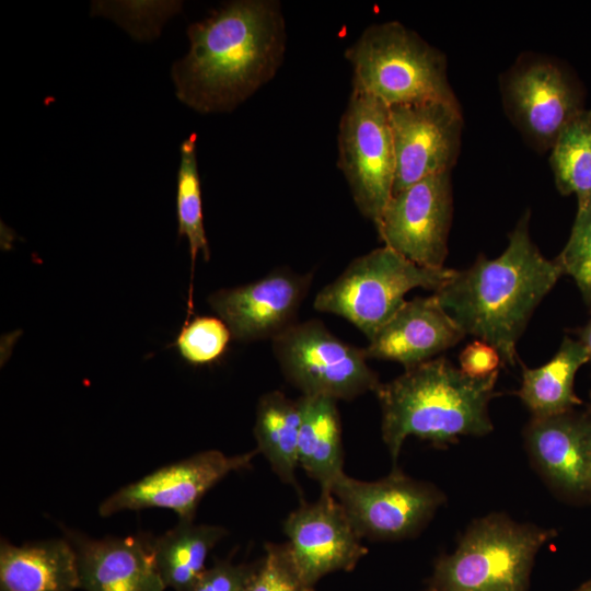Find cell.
Masks as SVG:
<instances>
[{
    "instance_id": "1",
    "label": "cell",
    "mask_w": 591,
    "mask_h": 591,
    "mask_svg": "<svg viewBox=\"0 0 591 591\" xmlns=\"http://www.w3.org/2000/svg\"><path fill=\"white\" fill-rule=\"evenodd\" d=\"M189 50L171 69L177 99L201 114L235 109L281 67L286 20L278 0H234L187 28Z\"/></svg>"
},
{
    "instance_id": "2",
    "label": "cell",
    "mask_w": 591,
    "mask_h": 591,
    "mask_svg": "<svg viewBox=\"0 0 591 591\" xmlns=\"http://www.w3.org/2000/svg\"><path fill=\"white\" fill-rule=\"evenodd\" d=\"M526 210L509 234L503 253L475 263L451 277L434 292L442 308L465 335L494 346L502 366L520 361L517 344L544 297L565 275L555 257L542 255L529 233Z\"/></svg>"
},
{
    "instance_id": "3",
    "label": "cell",
    "mask_w": 591,
    "mask_h": 591,
    "mask_svg": "<svg viewBox=\"0 0 591 591\" xmlns=\"http://www.w3.org/2000/svg\"><path fill=\"white\" fill-rule=\"evenodd\" d=\"M499 370L472 378L444 357L405 369L404 373L375 390L382 422V439L396 466L409 436L434 447L457 442L462 436H486L493 431L488 413Z\"/></svg>"
},
{
    "instance_id": "4",
    "label": "cell",
    "mask_w": 591,
    "mask_h": 591,
    "mask_svg": "<svg viewBox=\"0 0 591 591\" xmlns=\"http://www.w3.org/2000/svg\"><path fill=\"white\" fill-rule=\"evenodd\" d=\"M345 58L352 69V89L389 107L457 101L445 56L401 22L369 25L346 48Z\"/></svg>"
},
{
    "instance_id": "5",
    "label": "cell",
    "mask_w": 591,
    "mask_h": 591,
    "mask_svg": "<svg viewBox=\"0 0 591 591\" xmlns=\"http://www.w3.org/2000/svg\"><path fill=\"white\" fill-rule=\"evenodd\" d=\"M556 535L502 513L477 519L455 552L436 560L426 591H526L536 553Z\"/></svg>"
},
{
    "instance_id": "6",
    "label": "cell",
    "mask_w": 591,
    "mask_h": 591,
    "mask_svg": "<svg viewBox=\"0 0 591 591\" xmlns=\"http://www.w3.org/2000/svg\"><path fill=\"white\" fill-rule=\"evenodd\" d=\"M453 271L419 266L383 245L352 259L317 292L313 306L346 318L370 340L406 303L409 290L436 292Z\"/></svg>"
},
{
    "instance_id": "7",
    "label": "cell",
    "mask_w": 591,
    "mask_h": 591,
    "mask_svg": "<svg viewBox=\"0 0 591 591\" xmlns=\"http://www.w3.org/2000/svg\"><path fill=\"white\" fill-rule=\"evenodd\" d=\"M271 344L282 374L302 395L351 401L381 384L364 349L341 340L318 320L294 323Z\"/></svg>"
},
{
    "instance_id": "8",
    "label": "cell",
    "mask_w": 591,
    "mask_h": 591,
    "mask_svg": "<svg viewBox=\"0 0 591 591\" xmlns=\"http://www.w3.org/2000/svg\"><path fill=\"white\" fill-rule=\"evenodd\" d=\"M337 167L359 212L374 225L393 195L395 155L390 108L352 89L337 134Z\"/></svg>"
},
{
    "instance_id": "9",
    "label": "cell",
    "mask_w": 591,
    "mask_h": 591,
    "mask_svg": "<svg viewBox=\"0 0 591 591\" xmlns=\"http://www.w3.org/2000/svg\"><path fill=\"white\" fill-rule=\"evenodd\" d=\"M331 493L361 537L395 541L417 534L445 501L434 485L416 480L396 466L384 478L363 482L341 475Z\"/></svg>"
},
{
    "instance_id": "10",
    "label": "cell",
    "mask_w": 591,
    "mask_h": 591,
    "mask_svg": "<svg viewBox=\"0 0 591 591\" xmlns=\"http://www.w3.org/2000/svg\"><path fill=\"white\" fill-rule=\"evenodd\" d=\"M506 112L538 151L552 149L563 128L582 107V95L559 63L541 55H523L503 74Z\"/></svg>"
},
{
    "instance_id": "11",
    "label": "cell",
    "mask_w": 591,
    "mask_h": 591,
    "mask_svg": "<svg viewBox=\"0 0 591 591\" xmlns=\"http://www.w3.org/2000/svg\"><path fill=\"white\" fill-rule=\"evenodd\" d=\"M452 213L451 175L444 172L394 194L375 228L384 246L419 266L441 269Z\"/></svg>"
},
{
    "instance_id": "12",
    "label": "cell",
    "mask_w": 591,
    "mask_h": 591,
    "mask_svg": "<svg viewBox=\"0 0 591 591\" xmlns=\"http://www.w3.org/2000/svg\"><path fill=\"white\" fill-rule=\"evenodd\" d=\"M258 451L227 455L208 450L162 466L104 499L101 517L117 512L161 508L174 511L179 521H194L204 495L232 472L250 467Z\"/></svg>"
},
{
    "instance_id": "13",
    "label": "cell",
    "mask_w": 591,
    "mask_h": 591,
    "mask_svg": "<svg viewBox=\"0 0 591 591\" xmlns=\"http://www.w3.org/2000/svg\"><path fill=\"white\" fill-rule=\"evenodd\" d=\"M389 108L395 155L393 195L430 175L451 172L463 130L457 101Z\"/></svg>"
},
{
    "instance_id": "14",
    "label": "cell",
    "mask_w": 591,
    "mask_h": 591,
    "mask_svg": "<svg viewBox=\"0 0 591 591\" xmlns=\"http://www.w3.org/2000/svg\"><path fill=\"white\" fill-rule=\"evenodd\" d=\"M283 530L297 572L312 590L328 573L352 570L368 552L331 491H321L315 502H302L288 515Z\"/></svg>"
},
{
    "instance_id": "15",
    "label": "cell",
    "mask_w": 591,
    "mask_h": 591,
    "mask_svg": "<svg viewBox=\"0 0 591 591\" xmlns=\"http://www.w3.org/2000/svg\"><path fill=\"white\" fill-rule=\"evenodd\" d=\"M313 280V273L275 269L263 278L208 297L215 313L239 341L274 339L297 323L299 309Z\"/></svg>"
},
{
    "instance_id": "16",
    "label": "cell",
    "mask_w": 591,
    "mask_h": 591,
    "mask_svg": "<svg viewBox=\"0 0 591 591\" xmlns=\"http://www.w3.org/2000/svg\"><path fill=\"white\" fill-rule=\"evenodd\" d=\"M523 437L534 467L554 491L569 500L591 499V406L532 417Z\"/></svg>"
},
{
    "instance_id": "17",
    "label": "cell",
    "mask_w": 591,
    "mask_h": 591,
    "mask_svg": "<svg viewBox=\"0 0 591 591\" xmlns=\"http://www.w3.org/2000/svg\"><path fill=\"white\" fill-rule=\"evenodd\" d=\"M85 591H164L151 541L139 536L91 538L68 531Z\"/></svg>"
},
{
    "instance_id": "18",
    "label": "cell",
    "mask_w": 591,
    "mask_h": 591,
    "mask_svg": "<svg viewBox=\"0 0 591 591\" xmlns=\"http://www.w3.org/2000/svg\"><path fill=\"white\" fill-rule=\"evenodd\" d=\"M465 336L434 294L416 297L406 301L363 349L368 359L396 361L407 369L433 359Z\"/></svg>"
},
{
    "instance_id": "19",
    "label": "cell",
    "mask_w": 591,
    "mask_h": 591,
    "mask_svg": "<svg viewBox=\"0 0 591 591\" xmlns=\"http://www.w3.org/2000/svg\"><path fill=\"white\" fill-rule=\"evenodd\" d=\"M77 555L67 537L0 544V591H74Z\"/></svg>"
},
{
    "instance_id": "20",
    "label": "cell",
    "mask_w": 591,
    "mask_h": 591,
    "mask_svg": "<svg viewBox=\"0 0 591 591\" xmlns=\"http://www.w3.org/2000/svg\"><path fill=\"white\" fill-rule=\"evenodd\" d=\"M301 427L299 433V466L318 482L321 491H331L344 475L341 424L337 401L326 396L299 397Z\"/></svg>"
},
{
    "instance_id": "21",
    "label": "cell",
    "mask_w": 591,
    "mask_h": 591,
    "mask_svg": "<svg viewBox=\"0 0 591 591\" xmlns=\"http://www.w3.org/2000/svg\"><path fill=\"white\" fill-rule=\"evenodd\" d=\"M587 362L589 357L581 341L565 337L545 364L531 369L520 361L522 383L515 395L536 418L575 409L582 404L573 390L575 375Z\"/></svg>"
},
{
    "instance_id": "22",
    "label": "cell",
    "mask_w": 591,
    "mask_h": 591,
    "mask_svg": "<svg viewBox=\"0 0 591 591\" xmlns=\"http://www.w3.org/2000/svg\"><path fill=\"white\" fill-rule=\"evenodd\" d=\"M228 531L220 525L179 521L164 534L151 541L159 573L174 591H190L206 570V560Z\"/></svg>"
},
{
    "instance_id": "23",
    "label": "cell",
    "mask_w": 591,
    "mask_h": 591,
    "mask_svg": "<svg viewBox=\"0 0 591 591\" xmlns=\"http://www.w3.org/2000/svg\"><path fill=\"white\" fill-rule=\"evenodd\" d=\"M301 418L299 398L291 399L279 391H271L258 399L254 426L256 450L281 482L296 487Z\"/></svg>"
},
{
    "instance_id": "24",
    "label": "cell",
    "mask_w": 591,
    "mask_h": 591,
    "mask_svg": "<svg viewBox=\"0 0 591 591\" xmlns=\"http://www.w3.org/2000/svg\"><path fill=\"white\" fill-rule=\"evenodd\" d=\"M196 139V134H192L181 143L176 181L177 233L179 237L187 239L190 254V285L186 320L190 318L193 312V278L197 255L201 252L205 260L210 258L209 243L204 228Z\"/></svg>"
},
{
    "instance_id": "25",
    "label": "cell",
    "mask_w": 591,
    "mask_h": 591,
    "mask_svg": "<svg viewBox=\"0 0 591 591\" xmlns=\"http://www.w3.org/2000/svg\"><path fill=\"white\" fill-rule=\"evenodd\" d=\"M561 195L577 196L578 206L591 198V109H582L559 132L549 157Z\"/></svg>"
},
{
    "instance_id": "26",
    "label": "cell",
    "mask_w": 591,
    "mask_h": 591,
    "mask_svg": "<svg viewBox=\"0 0 591 591\" xmlns=\"http://www.w3.org/2000/svg\"><path fill=\"white\" fill-rule=\"evenodd\" d=\"M232 334L219 317L196 315L185 322L173 346L182 359L190 366H209L227 352Z\"/></svg>"
},
{
    "instance_id": "27",
    "label": "cell",
    "mask_w": 591,
    "mask_h": 591,
    "mask_svg": "<svg viewBox=\"0 0 591 591\" xmlns=\"http://www.w3.org/2000/svg\"><path fill=\"white\" fill-rule=\"evenodd\" d=\"M557 259L591 309V198L578 206L570 236Z\"/></svg>"
},
{
    "instance_id": "28",
    "label": "cell",
    "mask_w": 591,
    "mask_h": 591,
    "mask_svg": "<svg viewBox=\"0 0 591 591\" xmlns=\"http://www.w3.org/2000/svg\"><path fill=\"white\" fill-rule=\"evenodd\" d=\"M246 591H313L301 580L287 544H266L265 556L255 564Z\"/></svg>"
},
{
    "instance_id": "29",
    "label": "cell",
    "mask_w": 591,
    "mask_h": 591,
    "mask_svg": "<svg viewBox=\"0 0 591 591\" xmlns=\"http://www.w3.org/2000/svg\"><path fill=\"white\" fill-rule=\"evenodd\" d=\"M255 565L219 560L200 575L190 591H246Z\"/></svg>"
},
{
    "instance_id": "30",
    "label": "cell",
    "mask_w": 591,
    "mask_h": 591,
    "mask_svg": "<svg viewBox=\"0 0 591 591\" xmlns=\"http://www.w3.org/2000/svg\"><path fill=\"white\" fill-rule=\"evenodd\" d=\"M460 370L472 378H484L499 370L502 364L497 349L476 339L467 344L459 355Z\"/></svg>"
},
{
    "instance_id": "31",
    "label": "cell",
    "mask_w": 591,
    "mask_h": 591,
    "mask_svg": "<svg viewBox=\"0 0 591 591\" xmlns=\"http://www.w3.org/2000/svg\"><path fill=\"white\" fill-rule=\"evenodd\" d=\"M576 333L579 336L578 340H580L586 348L589 361L591 362V318L583 327H580L578 331H576Z\"/></svg>"
},
{
    "instance_id": "32",
    "label": "cell",
    "mask_w": 591,
    "mask_h": 591,
    "mask_svg": "<svg viewBox=\"0 0 591 591\" xmlns=\"http://www.w3.org/2000/svg\"><path fill=\"white\" fill-rule=\"evenodd\" d=\"M575 591H591V580L587 581L586 583L581 584L578 589Z\"/></svg>"
},
{
    "instance_id": "33",
    "label": "cell",
    "mask_w": 591,
    "mask_h": 591,
    "mask_svg": "<svg viewBox=\"0 0 591 591\" xmlns=\"http://www.w3.org/2000/svg\"><path fill=\"white\" fill-rule=\"evenodd\" d=\"M589 488H590V496H591V464H590V471H589Z\"/></svg>"
}]
</instances>
